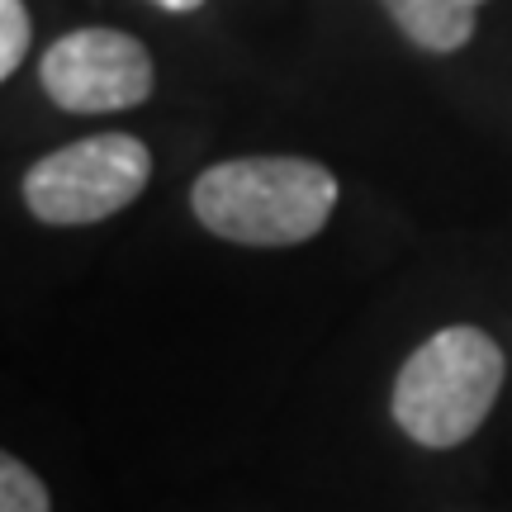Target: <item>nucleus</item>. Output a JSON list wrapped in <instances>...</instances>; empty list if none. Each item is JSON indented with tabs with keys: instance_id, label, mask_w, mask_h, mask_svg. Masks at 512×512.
<instances>
[{
	"instance_id": "1",
	"label": "nucleus",
	"mask_w": 512,
	"mask_h": 512,
	"mask_svg": "<svg viewBox=\"0 0 512 512\" xmlns=\"http://www.w3.org/2000/svg\"><path fill=\"white\" fill-rule=\"evenodd\" d=\"M190 204L195 219L223 242L294 247L332 219L337 176L304 157H233L204 171Z\"/></svg>"
},
{
	"instance_id": "2",
	"label": "nucleus",
	"mask_w": 512,
	"mask_h": 512,
	"mask_svg": "<svg viewBox=\"0 0 512 512\" xmlns=\"http://www.w3.org/2000/svg\"><path fill=\"white\" fill-rule=\"evenodd\" d=\"M503 389V351L489 332L456 323L427 337L394 380V422L418 446L446 451L475 437Z\"/></svg>"
},
{
	"instance_id": "3",
	"label": "nucleus",
	"mask_w": 512,
	"mask_h": 512,
	"mask_svg": "<svg viewBox=\"0 0 512 512\" xmlns=\"http://www.w3.org/2000/svg\"><path fill=\"white\" fill-rule=\"evenodd\" d=\"M152 152L133 133H95L29 166L24 204L53 228H81L128 209L147 190Z\"/></svg>"
},
{
	"instance_id": "4",
	"label": "nucleus",
	"mask_w": 512,
	"mask_h": 512,
	"mask_svg": "<svg viewBox=\"0 0 512 512\" xmlns=\"http://www.w3.org/2000/svg\"><path fill=\"white\" fill-rule=\"evenodd\" d=\"M38 81L57 110L114 114L152 95V57L133 34L119 29H76L62 34L38 62Z\"/></svg>"
},
{
	"instance_id": "5",
	"label": "nucleus",
	"mask_w": 512,
	"mask_h": 512,
	"mask_svg": "<svg viewBox=\"0 0 512 512\" xmlns=\"http://www.w3.org/2000/svg\"><path fill=\"white\" fill-rule=\"evenodd\" d=\"M380 5L422 53H460L475 38V0H380Z\"/></svg>"
},
{
	"instance_id": "6",
	"label": "nucleus",
	"mask_w": 512,
	"mask_h": 512,
	"mask_svg": "<svg viewBox=\"0 0 512 512\" xmlns=\"http://www.w3.org/2000/svg\"><path fill=\"white\" fill-rule=\"evenodd\" d=\"M0 512H53L43 479L29 465H19L15 456L0 460Z\"/></svg>"
},
{
	"instance_id": "7",
	"label": "nucleus",
	"mask_w": 512,
	"mask_h": 512,
	"mask_svg": "<svg viewBox=\"0 0 512 512\" xmlns=\"http://www.w3.org/2000/svg\"><path fill=\"white\" fill-rule=\"evenodd\" d=\"M29 10L24 0H0V76H15L29 53Z\"/></svg>"
},
{
	"instance_id": "8",
	"label": "nucleus",
	"mask_w": 512,
	"mask_h": 512,
	"mask_svg": "<svg viewBox=\"0 0 512 512\" xmlns=\"http://www.w3.org/2000/svg\"><path fill=\"white\" fill-rule=\"evenodd\" d=\"M152 5H162V10H171V15H190V10H200L204 0H152Z\"/></svg>"
},
{
	"instance_id": "9",
	"label": "nucleus",
	"mask_w": 512,
	"mask_h": 512,
	"mask_svg": "<svg viewBox=\"0 0 512 512\" xmlns=\"http://www.w3.org/2000/svg\"><path fill=\"white\" fill-rule=\"evenodd\" d=\"M475 5H484V0H475Z\"/></svg>"
}]
</instances>
